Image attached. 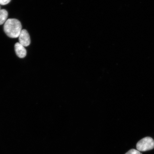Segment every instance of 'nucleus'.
Wrapping results in <instances>:
<instances>
[{
  "label": "nucleus",
  "instance_id": "obj_3",
  "mask_svg": "<svg viewBox=\"0 0 154 154\" xmlns=\"http://www.w3.org/2000/svg\"><path fill=\"white\" fill-rule=\"evenodd\" d=\"M19 43L24 47H28L29 45L31 40L27 31L26 29H23L21 31L19 36Z\"/></svg>",
  "mask_w": 154,
  "mask_h": 154
},
{
  "label": "nucleus",
  "instance_id": "obj_8",
  "mask_svg": "<svg viewBox=\"0 0 154 154\" xmlns=\"http://www.w3.org/2000/svg\"><path fill=\"white\" fill-rule=\"evenodd\" d=\"M0 10H1V7H0Z\"/></svg>",
  "mask_w": 154,
  "mask_h": 154
},
{
  "label": "nucleus",
  "instance_id": "obj_1",
  "mask_svg": "<svg viewBox=\"0 0 154 154\" xmlns=\"http://www.w3.org/2000/svg\"><path fill=\"white\" fill-rule=\"evenodd\" d=\"M3 28L4 30L7 35L12 38L18 37L22 30L21 23L15 19H8L5 23Z\"/></svg>",
  "mask_w": 154,
  "mask_h": 154
},
{
  "label": "nucleus",
  "instance_id": "obj_7",
  "mask_svg": "<svg viewBox=\"0 0 154 154\" xmlns=\"http://www.w3.org/2000/svg\"><path fill=\"white\" fill-rule=\"evenodd\" d=\"M11 0H0V5H5L10 3Z\"/></svg>",
  "mask_w": 154,
  "mask_h": 154
},
{
  "label": "nucleus",
  "instance_id": "obj_4",
  "mask_svg": "<svg viewBox=\"0 0 154 154\" xmlns=\"http://www.w3.org/2000/svg\"><path fill=\"white\" fill-rule=\"evenodd\" d=\"M14 47L15 53L19 57L23 58L26 56V50L22 44L19 43H15Z\"/></svg>",
  "mask_w": 154,
  "mask_h": 154
},
{
  "label": "nucleus",
  "instance_id": "obj_6",
  "mask_svg": "<svg viewBox=\"0 0 154 154\" xmlns=\"http://www.w3.org/2000/svg\"><path fill=\"white\" fill-rule=\"evenodd\" d=\"M125 154H141L139 151L134 149H131Z\"/></svg>",
  "mask_w": 154,
  "mask_h": 154
},
{
  "label": "nucleus",
  "instance_id": "obj_2",
  "mask_svg": "<svg viewBox=\"0 0 154 154\" xmlns=\"http://www.w3.org/2000/svg\"><path fill=\"white\" fill-rule=\"evenodd\" d=\"M136 148L138 151L141 152L152 149L154 148V140L149 137H144L138 142Z\"/></svg>",
  "mask_w": 154,
  "mask_h": 154
},
{
  "label": "nucleus",
  "instance_id": "obj_5",
  "mask_svg": "<svg viewBox=\"0 0 154 154\" xmlns=\"http://www.w3.org/2000/svg\"><path fill=\"white\" fill-rule=\"evenodd\" d=\"M8 15V13L6 10H0V25L3 24L5 22Z\"/></svg>",
  "mask_w": 154,
  "mask_h": 154
}]
</instances>
